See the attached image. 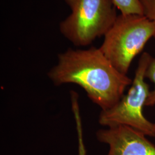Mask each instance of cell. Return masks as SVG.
Here are the masks:
<instances>
[{
	"mask_svg": "<svg viewBox=\"0 0 155 155\" xmlns=\"http://www.w3.org/2000/svg\"><path fill=\"white\" fill-rule=\"evenodd\" d=\"M152 58L148 52L141 55L127 93L114 106L101 111L98 118L101 125L106 127L125 125L147 136L154 137L155 123L150 122L143 114V108L150 91L145 81V74Z\"/></svg>",
	"mask_w": 155,
	"mask_h": 155,
	"instance_id": "4",
	"label": "cell"
},
{
	"mask_svg": "<svg viewBox=\"0 0 155 155\" xmlns=\"http://www.w3.org/2000/svg\"><path fill=\"white\" fill-rule=\"evenodd\" d=\"M58 63L48 75L55 85L81 86L91 101L106 110L117 104L132 79L120 72L100 48H69L58 55Z\"/></svg>",
	"mask_w": 155,
	"mask_h": 155,
	"instance_id": "1",
	"label": "cell"
},
{
	"mask_svg": "<svg viewBox=\"0 0 155 155\" xmlns=\"http://www.w3.org/2000/svg\"><path fill=\"white\" fill-rule=\"evenodd\" d=\"M154 137L155 138V136H154Z\"/></svg>",
	"mask_w": 155,
	"mask_h": 155,
	"instance_id": "9",
	"label": "cell"
},
{
	"mask_svg": "<svg viewBox=\"0 0 155 155\" xmlns=\"http://www.w3.org/2000/svg\"><path fill=\"white\" fill-rule=\"evenodd\" d=\"M70 14L59 25L61 33L78 47L91 45L105 35L117 17L112 0H64Z\"/></svg>",
	"mask_w": 155,
	"mask_h": 155,
	"instance_id": "3",
	"label": "cell"
},
{
	"mask_svg": "<svg viewBox=\"0 0 155 155\" xmlns=\"http://www.w3.org/2000/svg\"><path fill=\"white\" fill-rule=\"evenodd\" d=\"M155 38V21L144 15H120L104 35L100 50L117 69L127 75L134 59Z\"/></svg>",
	"mask_w": 155,
	"mask_h": 155,
	"instance_id": "2",
	"label": "cell"
},
{
	"mask_svg": "<svg viewBox=\"0 0 155 155\" xmlns=\"http://www.w3.org/2000/svg\"><path fill=\"white\" fill-rule=\"evenodd\" d=\"M122 15H144L140 0H112Z\"/></svg>",
	"mask_w": 155,
	"mask_h": 155,
	"instance_id": "6",
	"label": "cell"
},
{
	"mask_svg": "<svg viewBox=\"0 0 155 155\" xmlns=\"http://www.w3.org/2000/svg\"><path fill=\"white\" fill-rule=\"evenodd\" d=\"M146 78L153 84V88L150 91L145 106L152 107L155 106V58H152L145 74Z\"/></svg>",
	"mask_w": 155,
	"mask_h": 155,
	"instance_id": "7",
	"label": "cell"
},
{
	"mask_svg": "<svg viewBox=\"0 0 155 155\" xmlns=\"http://www.w3.org/2000/svg\"><path fill=\"white\" fill-rule=\"evenodd\" d=\"M97 140L109 146L107 155H155V145L139 130L125 125L98 130Z\"/></svg>",
	"mask_w": 155,
	"mask_h": 155,
	"instance_id": "5",
	"label": "cell"
},
{
	"mask_svg": "<svg viewBox=\"0 0 155 155\" xmlns=\"http://www.w3.org/2000/svg\"><path fill=\"white\" fill-rule=\"evenodd\" d=\"M144 15L150 20L155 21V0H140Z\"/></svg>",
	"mask_w": 155,
	"mask_h": 155,
	"instance_id": "8",
	"label": "cell"
}]
</instances>
